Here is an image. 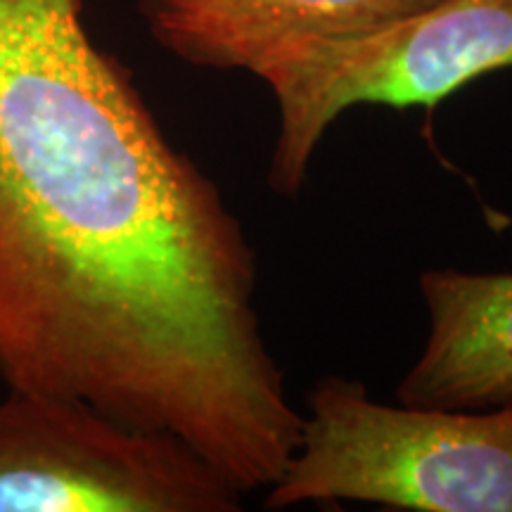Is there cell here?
<instances>
[{
	"label": "cell",
	"mask_w": 512,
	"mask_h": 512,
	"mask_svg": "<svg viewBox=\"0 0 512 512\" xmlns=\"http://www.w3.org/2000/svg\"><path fill=\"white\" fill-rule=\"evenodd\" d=\"M81 0H0V377L174 434L242 496L302 411L256 311V252Z\"/></svg>",
	"instance_id": "obj_1"
},
{
	"label": "cell",
	"mask_w": 512,
	"mask_h": 512,
	"mask_svg": "<svg viewBox=\"0 0 512 512\" xmlns=\"http://www.w3.org/2000/svg\"><path fill=\"white\" fill-rule=\"evenodd\" d=\"M370 503L415 512H512V403L484 411L389 406L325 375L306 394L290 463L266 508Z\"/></svg>",
	"instance_id": "obj_2"
},
{
	"label": "cell",
	"mask_w": 512,
	"mask_h": 512,
	"mask_svg": "<svg viewBox=\"0 0 512 512\" xmlns=\"http://www.w3.org/2000/svg\"><path fill=\"white\" fill-rule=\"evenodd\" d=\"M503 69H512V0H437L363 34L275 48L249 72L278 105L268 185L299 195L320 140L351 107H434Z\"/></svg>",
	"instance_id": "obj_3"
},
{
	"label": "cell",
	"mask_w": 512,
	"mask_h": 512,
	"mask_svg": "<svg viewBox=\"0 0 512 512\" xmlns=\"http://www.w3.org/2000/svg\"><path fill=\"white\" fill-rule=\"evenodd\" d=\"M242 494L174 434L91 403L8 389L0 399V512H238Z\"/></svg>",
	"instance_id": "obj_4"
},
{
	"label": "cell",
	"mask_w": 512,
	"mask_h": 512,
	"mask_svg": "<svg viewBox=\"0 0 512 512\" xmlns=\"http://www.w3.org/2000/svg\"><path fill=\"white\" fill-rule=\"evenodd\" d=\"M418 287L430 335L396 387L399 403L463 411L512 403V273L430 268Z\"/></svg>",
	"instance_id": "obj_5"
},
{
	"label": "cell",
	"mask_w": 512,
	"mask_h": 512,
	"mask_svg": "<svg viewBox=\"0 0 512 512\" xmlns=\"http://www.w3.org/2000/svg\"><path fill=\"white\" fill-rule=\"evenodd\" d=\"M437 0H138L166 53L202 69H245L271 50L311 38L354 36Z\"/></svg>",
	"instance_id": "obj_6"
}]
</instances>
